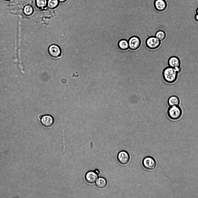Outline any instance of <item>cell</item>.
I'll return each mask as SVG.
<instances>
[{"label": "cell", "instance_id": "obj_1", "mask_svg": "<svg viewBox=\"0 0 198 198\" xmlns=\"http://www.w3.org/2000/svg\"><path fill=\"white\" fill-rule=\"evenodd\" d=\"M162 78L167 83L172 84L174 83L178 77V72L175 69L168 66L165 68L162 72Z\"/></svg>", "mask_w": 198, "mask_h": 198}, {"label": "cell", "instance_id": "obj_2", "mask_svg": "<svg viewBox=\"0 0 198 198\" xmlns=\"http://www.w3.org/2000/svg\"><path fill=\"white\" fill-rule=\"evenodd\" d=\"M168 117L173 120L179 119L182 115V110L179 106H170L167 110Z\"/></svg>", "mask_w": 198, "mask_h": 198}, {"label": "cell", "instance_id": "obj_3", "mask_svg": "<svg viewBox=\"0 0 198 198\" xmlns=\"http://www.w3.org/2000/svg\"><path fill=\"white\" fill-rule=\"evenodd\" d=\"M142 165L143 167L146 170H152L156 168V163L155 160L152 157L147 156L143 159Z\"/></svg>", "mask_w": 198, "mask_h": 198}, {"label": "cell", "instance_id": "obj_4", "mask_svg": "<svg viewBox=\"0 0 198 198\" xmlns=\"http://www.w3.org/2000/svg\"><path fill=\"white\" fill-rule=\"evenodd\" d=\"M41 124L46 128H50L53 126L54 122L53 117L49 115H42L39 117Z\"/></svg>", "mask_w": 198, "mask_h": 198}, {"label": "cell", "instance_id": "obj_5", "mask_svg": "<svg viewBox=\"0 0 198 198\" xmlns=\"http://www.w3.org/2000/svg\"><path fill=\"white\" fill-rule=\"evenodd\" d=\"M168 64L169 66L174 68L178 71L179 75L181 72V62L179 59L176 56H172L169 59Z\"/></svg>", "mask_w": 198, "mask_h": 198}, {"label": "cell", "instance_id": "obj_6", "mask_svg": "<svg viewBox=\"0 0 198 198\" xmlns=\"http://www.w3.org/2000/svg\"><path fill=\"white\" fill-rule=\"evenodd\" d=\"M160 41L155 36H152L148 38L146 41L147 47L151 49H155L160 46Z\"/></svg>", "mask_w": 198, "mask_h": 198}, {"label": "cell", "instance_id": "obj_7", "mask_svg": "<svg viewBox=\"0 0 198 198\" xmlns=\"http://www.w3.org/2000/svg\"><path fill=\"white\" fill-rule=\"evenodd\" d=\"M117 159L118 162L122 165L127 164L130 160V156L128 153L125 150L119 152L117 155Z\"/></svg>", "mask_w": 198, "mask_h": 198}, {"label": "cell", "instance_id": "obj_8", "mask_svg": "<svg viewBox=\"0 0 198 198\" xmlns=\"http://www.w3.org/2000/svg\"><path fill=\"white\" fill-rule=\"evenodd\" d=\"M48 51L49 55L54 58L60 57L61 54V50L60 48L55 44L50 45L48 48Z\"/></svg>", "mask_w": 198, "mask_h": 198}, {"label": "cell", "instance_id": "obj_9", "mask_svg": "<svg viewBox=\"0 0 198 198\" xmlns=\"http://www.w3.org/2000/svg\"><path fill=\"white\" fill-rule=\"evenodd\" d=\"M129 48L131 50H135L140 46L141 41L140 38L136 36L131 37L128 41Z\"/></svg>", "mask_w": 198, "mask_h": 198}, {"label": "cell", "instance_id": "obj_10", "mask_svg": "<svg viewBox=\"0 0 198 198\" xmlns=\"http://www.w3.org/2000/svg\"><path fill=\"white\" fill-rule=\"evenodd\" d=\"M85 179L90 184H93L96 181L98 175L93 171H89L85 175Z\"/></svg>", "mask_w": 198, "mask_h": 198}, {"label": "cell", "instance_id": "obj_11", "mask_svg": "<svg viewBox=\"0 0 198 198\" xmlns=\"http://www.w3.org/2000/svg\"><path fill=\"white\" fill-rule=\"evenodd\" d=\"M156 9L159 11L164 10L167 7V3L164 0H156L154 2Z\"/></svg>", "mask_w": 198, "mask_h": 198}, {"label": "cell", "instance_id": "obj_12", "mask_svg": "<svg viewBox=\"0 0 198 198\" xmlns=\"http://www.w3.org/2000/svg\"><path fill=\"white\" fill-rule=\"evenodd\" d=\"M180 103L179 98L176 95L170 96L168 100V103L170 106H179Z\"/></svg>", "mask_w": 198, "mask_h": 198}, {"label": "cell", "instance_id": "obj_13", "mask_svg": "<svg viewBox=\"0 0 198 198\" xmlns=\"http://www.w3.org/2000/svg\"><path fill=\"white\" fill-rule=\"evenodd\" d=\"M96 186L100 189H103L106 187L107 181L106 179L103 177H100L97 179L96 183Z\"/></svg>", "mask_w": 198, "mask_h": 198}, {"label": "cell", "instance_id": "obj_14", "mask_svg": "<svg viewBox=\"0 0 198 198\" xmlns=\"http://www.w3.org/2000/svg\"><path fill=\"white\" fill-rule=\"evenodd\" d=\"M118 46L121 50H126L129 48L128 41L125 39L120 40L118 43Z\"/></svg>", "mask_w": 198, "mask_h": 198}, {"label": "cell", "instance_id": "obj_15", "mask_svg": "<svg viewBox=\"0 0 198 198\" xmlns=\"http://www.w3.org/2000/svg\"><path fill=\"white\" fill-rule=\"evenodd\" d=\"M33 8L30 4L26 5L23 8V12L24 14L27 16L31 15L33 13Z\"/></svg>", "mask_w": 198, "mask_h": 198}, {"label": "cell", "instance_id": "obj_16", "mask_svg": "<svg viewBox=\"0 0 198 198\" xmlns=\"http://www.w3.org/2000/svg\"><path fill=\"white\" fill-rule=\"evenodd\" d=\"M48 0H35L36 7L39 9H44L47 6Z\"/></svg>", "mask_w": 198, "mask_h": 198}, {"label": "cell", "instance_id": "obj_17", "mask_svg": "<svg viewBox=\"0 0 198 198\" xmlns=\"http://www.w3.org/2000/svg\"><path fill=\"white\" fill-rule=\"evenodd\" d=\"M155 37L160 41L165 39L166 37L165 32L162 30H159L156 32Z\"/></svg>", "mask_w": 198, "mask_h": 198}, {"label": "cell", "instance_id": "obj_18", "mask_svg": "<svg viewBox=\"0 0 198 198\" xmlns=\"http://www.w3.org/2000/svg\"><path fill=\"white\" fill-rule=\"evenodd\" d=\"M59 3L58 0H48L47 6L50 8L53 9L58 6Z\"/></svg>", "mask_w": 198, "mask_h": 198}, {"label": "cell", "instance_id": "obj_19", "mask_svg": "<svg viewBox=\"0 0 198 198\" xmlns=\"http://www.w3.org/2000/svg\"><path fill=\"white\" fill-rule=\"evenodd\" d=\"M194 19L197 22H198V14L196 13L194 16Z\"/></svg>", "mask_w": 198, "mask_h": 198}, {"label": "cell", "instance_id": "obj_20", "mask_svg": "<svg viewBox=\"0 0 198 198\" xmlns=\"http://www.w3.org/2000/svg\"><path fill=\"white\" fill-rule=\"evenodd\" d=\"M94 171L98 175L100 174V171L98 169H95Z\"/></svg>", "mask_w": 198, "mask_h": 198}, {"label": "cell", "instance_id": "obj_21", "mask_svg": "<svg viewBox=\"0 0 198 198\" xmlns=\"http://www.w3.org/2000/svg\"><path fill=\"white\" fill-rule=\"evenodd\" d=\"M59 1L61 2H63L65 1L66 0H58Z\"/></svg>", "mask_w": 198, "mask_h": 198}, {"label": "cell", "instance_id": "obj_22", "mask_svg": "<svg viewBox=\"0 0 198 198\" xmlns=\"http://www.w3.org/2000/svg\"><path fill=\"white\" fill-rule=\"evenodd\" d=\"M196 13L198 14V8H197L196 10Z\"/></svg>", "mask_w": 198, "mask_h": 198}, {"label": "cell", "instance_id": "obj_23", "mask_svg": "<svg viewBox=\"0 0 198 198\" xmlns=\"http://www.w3.org/2000/svg\"><path fill=\"white\" fill-rule=\"evenodd\" d=\"M5 0L7 1H11V0Z\"/></svg>", "mask_w": 198, "mask_h": 198}]
</instances>
